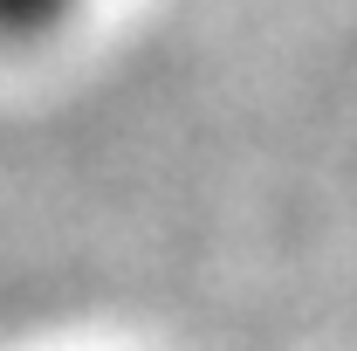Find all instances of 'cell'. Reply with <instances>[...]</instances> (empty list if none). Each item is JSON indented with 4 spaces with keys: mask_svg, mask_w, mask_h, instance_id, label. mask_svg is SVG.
Segmentation results:
<instances>
[{
    "mask_svg": "<svg viewBox=\"0 0 357 351\" xmlns=\"http://www.w3.org/2000/svg\"><path fill=\"white\" fill-rule=\"evenodd\" d=\"M83 14V0H0V48H42Z\"/></svg>",
    "mask_w": 357,
    "mask_h": 351,
    "instance_id": "cell-1",
    "label": "cell"
}]
</instances>
